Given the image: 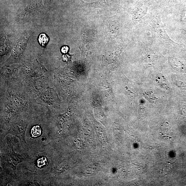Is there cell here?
<instances>
[{
	"instance_id": "1",
	"label": "cell",
	"mask_w": 186,
	"mask_h": 186,
	"mask_svg": "<svg viewBox=\"0 0 186 186\" xmlns=\"http://www.w3.org/2000/svg\"><path fill=\"white\" fill-rule=\"evenodd\" d=\"M153 27L155 31L161 38L170 43H174L172 40L169 38L166 31L165 29L162 22H161L160 16L154 17L153 18Z\"/></svg>"
},
{
	"instance_id": "2",
	"label": "cell",
	"mask_w": 186,
	"mask_h": 186,
	"mask_svg": "<svg viewBox=\"0 0 186 186\" xmlns=\"http://www.w3.org/2000/svg\"><path fill=\"white\" fill-rule=\"evenodd\" d=\"M40 6V3L39 0H34L19 14L17 18V20L25 18L34 14L38 10Z\"/></svg>"
},
{
	"instance_id": "3",
	"label": "cell",
	"mask_w": 186,
	"mask_h": 186,
	"mask_svg": "<svg viewBox=\"0 0 186 186\" xmlns=\"http://www.w3.org/2000/svg\"><path fill=\"white\" fill-rule=\"evenodd\" d=\"M143 95H144L143 96L151 103H156L157 102V98L155 96V93L152 91H150L145 92L143 94Z\"/></svg>"
},
{
	"instance_id": "4",
	"label": "cell",
	"mask_w": 186,
	"mask_h": 186,
	"mask_svg": "<svg viewBox=\"0 0 186 186\" xmlns=\"http://www.w3.org/2000/svg\"><path fill=\"white\" fill-rule=\"evenodd\" d=\"M147 8L146 7H142L136 12L135 14V18L136 19H140L146 15Z\"/></svg>"
},
{
	"instance_id": "5",
	"label": "cell",
	"mask_w": 186,
	"mask_h": 186,
	"mask_svg": "<svg viewBox=\"0 0 186 186\" xmlns=\"http://www.w3.org/2000/svg\"><path fill=\"white\" fill-rule=\"evenodd\" d=\"M156 81L161 87L164 88L165 89H167L169 88L167 81L164 76L162 75H159L157 76V78Z\"/></svg>"
},
{
	"instance_id": "6",
	"label": "cell",
	"mask_w": 186,
	"mask_h": 186,
	"mask_svg": "<svg viewBox=\"0 0 186 186\" xmlns=\"http://www.w3.org/2000/svg\"><path fill=\"white\" fill-rule=\"evenodd\" d=\"M38 40L41 45L45 46L48 41V37L44 33L41 34L39 37Z\"/></svg>"
},
{
	"instance_id": "7",
	"label": "cell",
	"mask_w": 186,
	"mask_h": 186,
	"mask_svg": "<svg viewBox=\"0 0 186 186\" xmlns=\"http://www.w3.org/2000/svg\"><path fill=\"white\" fill-rule=\"evenodd\" d=\"M41 131V129L39 126H35L32 129L31 134L33 137H37L40 135Z\"/></svg>"
},
{
	"instance_id": "8",
	"label": "cell",
	"mask_w": 186,
	"mask_h": 186,
	"mask_svg": "<svg viewBox=\"0 0 186 186\" xmlns=\"http://www.w3.org/2000/svg\"><path fill=\"white\" fill-rule=\"evenodd\" d=\"M47 164V160L45 157H43L38 159L37 161V166L38 167L42 168L45 166Z\"/></svg>"
},
{
	"instance_id": "9",
	"label": "cell",
	"mask_w": 186,
	"mask_h": 186,
	"mask_svg": "<svg viewBox=\"0 0 186 186\" xmlns=\"http://www.w3.org/2000/svg\"><path fill=\"white\" fill-rule=\"evenodd\" d=\"M62 60L64 61H68L71 59V57L68 55H64L62 56Z\"/></svg>"
},
{
	"instance_id": "10",
	"label": "cell",
	"mask_w": 186,
	"mask_h": 186,
	"mask_svg": "<svg viewBox=\"0 0 186 186\" xmlns=\"http://www.w3.org/2000/svg\"><path fill=\"white\" fill-rule=\"evenodd\" d=\"M69 50L68 47L67 46H64L63 47H62L61 49V51L62 53H64V54H65L68 52V51Z\"/></svg>"
},
{
	"instance_id": "11",
	"label": "cell",
	"mask_w": 186,
	"mask_h": 186,
	"mask_svg": "<svg viewBox=\"0 0 186 186\" xmlns=\"http://www.w3.org/2000/svg\"><path fill=\"white\" fill-rule=\"evenodd\" d=\"M183 15V19L186 20V13H185Z\"/></svg>"
},
{
	"instance_id": "12",
	"label": "cell",
	"mask_w": 186,
	"mask_h": 186,
	"mask_svg": "<svg viewBox=\"0 0 186 186\" xmlns=\"http://www.w3.org/2000/svg\"><path fill=\"white\" fill-rule=\"evenodd\" d=\"M51 0H45V1L46 3H48L50 2Z\"/></svg>"
}]
</instances>
